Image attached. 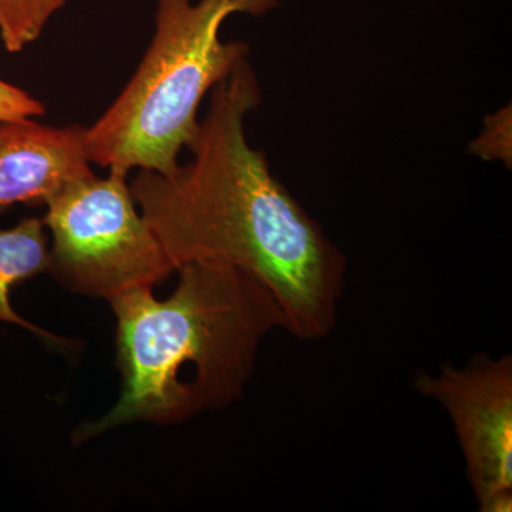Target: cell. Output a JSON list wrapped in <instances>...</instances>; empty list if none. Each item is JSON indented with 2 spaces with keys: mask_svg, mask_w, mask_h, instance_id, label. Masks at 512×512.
<instances>
[{
  "mask_svg": "<svg viewBox=\"0 0 512 512\" xmlns=\"http://www.w3.org/2000/svg\"><path fill=\"white\" fill-rule=\"evenodd\" d=\"M173 295L153 288L111 299L116 316L120 399L99 420L74 430V446L123 424L181 423L241 399L259 346L285 329L281 306L264 282L222 262H188Z\"/></svg>",
  "mask_w": 512,
  "mask_h": 512,
  "instance_id": "obj_2",
  "label": "cell"
},
{
  "mask_svg": "<svg viewBox=\"0 0 512 512\" xmlns=\"http://www.w3.org/2000/svg\"><path fill=\"white\" fill-rule=\"evenodd\" d=\"M49 269V239L42 218H23L15 227L0 228V322L32 332L49 348L70 352L76 340L60 338L29 322L13 309L10 292Z\"/></svg>",
  "mask_w": 512,
  "mask_h": 512,
  "instance_id": "obj_7",
  "label": "cell"
},
{
  "mask_svg": "<svg viewBox=\"0 0 512 512\" xmlns=\"http://www.w3.org/2000/svg\"><path fill=\"white\" fill-rule=\"evenodd\" d=\"M69 0H0V40L16 55L35 43Z\"/></svg>",
  "mask_w": 512,
  "mask_h": 512,
  "instance_id": "obj_8",
  "label": "cell"
},
{
  "mask_svg": "<svg viewBox=\"0 0 512 512\" xmlns=\"http://www.w3.org/2000/svg\"><path fill=\"white\" fill-rule=\"evenodd\" d=\"M86 131L36 119L0 123V214L16 205H46L64 185L93 173Z\"/></svg>",
  "mask_w": 512,
  "mask_h": 512,
  "instance_id": "obj_6",
  "label": "cell"
},
{
  "mask_svg": "<svg viewBox=\"0 0 512 512\" xmlns=\"http://www.w3.org/2000/svg\"><path fill=\"white\" fill-rule=\"evenodd\" d=\"M414 389L447 410L481 512L512 511V359L478 353L439 376L420 372Z\"/></svg>",
  "mask_w": 512,
  "mask_h": 512,
  "instance_id": "obj_5",
  "label": "cell"
},
{
  "mask_svg": "<svg viewBox=\"0 0 512 512\" xmlns=\"http://www.w3.org/2000/svg\"><path fill=\"white\" fill-rule=\"evenodd\" d=\"M284 0H157L156 30L136 73L87 127L90 161L106 170L171 174L197 133L198 109L248 57L244 42H222L229 16H262Z\"/></svg>",
  "mask_w": 512,
  "mask_h": 512,
  "instance_id": "obj_3",
  "label": "cell"
},
{
  "mask_svg": "<svg viewBox=\"0 0 512 512\" xmlns=\"http://www.w3.org/2000/svg\"><path fill=\"white\" fill-rule=\"evenodd\" d=\"M42 220L52 237L47 274L64 289L111 299L154 288L175 268L131 194L128 174L90 173L46 202Z\"/></svg>",
  "mask_w": 512,
  "mask_h": 512,
  "instance_id": "obj_4",
  "label": "cell"
},
{
  "mask_svg": "<svg viewBox=\"0 0 512 512\" xmlns=\"http://www.w3.org/2000/svg\"><path fill=\"white\" fill-rule=\"evenodd\" d=\"M259 103L245 59L212 89L190 163L165 175L140 170L131 194L175 271L198 261L244 269L275 296L285 330L325 339L338 325L348 261L248 143L245 120Z\"/></svg>",
  "mask_w": 512,
  "mask_h": 512,
  "instance_id": "obj_1",
  "label": "cell"
},
{
  "mask_svg": "<svg viewBox=\"0 0 512 512\" xmlns=\"http://www.w3.org/2000/svg\"><path fill=\"white\" fill-rule=\"evenodd\" d=\"M45 113L42 101L15 84L0 79V123L39 119Z\"/></svg>",
  "mask_w": 512,
  "mask_h": 512,
  "instance_id": "obj_9",
  "label": "cell"
}]
</instances>
